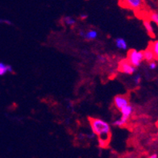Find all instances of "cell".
Returning a JSON list of instances; mask_svg holds the SVG:
<instances>
[{
	"mask_svg": "<svg viewBox=\"0 0 158 158\" xmlns=\"http://www.w3.org/2000/svg\"><path fill=\"white\" fill-rule=\"evenodd\" d=\"M13 72H14V69H13V67L10 64L0 62V77L4 76L7 73H12Z\"/></svg>",
	"mask_w": 158,
	"mask_h": 158,
	"instance_id": "cell-8",
	"label": "cell"
},
{
	"mask_svg": "<svg viewBox=\"0 0 158 158\" xmlns=\"http://www.w3.org/2000/svg\"><path fill=\"white\" fill-rule=\"evenodd\" d=\"M88 17V15L86 14H81L80 15V19H85Z\"/></svg>",
	"mask_w": 158,
	"mask_h": 158,
	"instance_id": "cell-21",
	"label": "cell"
},
{
	"mask_svg": "<svg viewBox=\"0 0 158 158\" xmlns=\"http://www.w3.org/2000/svg\"><path fill=\"white\" fill-rule=\"evenodd\" d=\"M119 1H120V2H123V1H124V0H119Z\"/></svg>",
	"mask_w": 158,
	"mask_h": 158,
	"instance_id": "cell-23",
	"label": "cell"
},
{
	"mask_svg": "<svg viewBox=\"0 0 158 158\" xmlns=\"http://www.w3.org/2000/svg\"><path fill=\"white\" fill-rule=\"evenodd\" d=\"M143 60L147 61V62H150V61H152V60H154L156 59V56L154 55L152 49L150 48V47L148 48H146L144 51H143Z\"/></svg>",
	"mask_w": 158,
	"mask_h": 158,
	"instance_id": "cell-9",
	"label": "cell"
},
{
	"mask_svg": "<svg viewBox=\"0 0 158 158\" xmlns=\"http://www.w3.org/2000/svg\"><path fill=\"white\" fill-rule=\"evenodd\" d=\"M86 136H87V138H89V139H93V138H94V136H96V135L92 132V133L86 135Z\"/></svg>",
	"mask_w": 158,
	"mask_h": 158,
	"instance_id": "cell-20",
	"label": "cell"
},
{
	"mask_svg": "<svg viewBox=\"0 0 158 158\" xmlns=\"http://www.w3.org/2000/svg\"><path fill=\"white\" fill-rule=\"evenodd\" d=\"M114 44H115V47L119 50H126L127 48V43L126 41V40L123 39L122 37H118L114 40Z\"/></svg>",
	"mask_w": 158,
	"mask_h": 158,
	"instance_id": "cell-10",
	"label": "cell"
},
{
	"mask_svg": "<svg viewBox=\"0 0 158 158\" xmlns=\"http://www.w3.org/2000/svg\"><path fill=\"white\" fill-rule=\"evenodd\" d=\"M156 68H157V63L155 61V60L148 62V69L151 70H156Z\"/></svg>",
	"mask_w": 158,
	"mask_h": 158,
	"instance_id": "cell-18",
	"label": "cell"
},
{
	"mask_svg": "<svg viewBox=\"0 0 158 158\" xmlns=\"http://www.w3.org/2000/svg\"><path fill=\"white\" fill-rule=\"evenodd\" d=\"M97 59H98V61L100 63V64H105L107 61V58L105 55L99 54L97 56Z\"/></svg>",
	"mask_w": 158,
	"mask_h": 158,
	"instance_id": "cell-17",
	"label": "cell"
},
{
	"mask_svg": "<svg viewBox=\"0 0 158 158\" xmlns=\"http://www.w3.org/2000/svg\"><path fill=\"white\" fill-rule=\"evenodd\" d=\"M150 48H151L152 52H153L154 55H155V56H156V58H157V56H158V41L157 40L152 42Z\"/></svg>",
	"mask_w": 158,
	"mask_h": 158,
	"instance_id": "cell-14",
	"label": "cell"
},
{
	"mask_svg": "<svg viewBox=\"0 0 158 158\" xmlns=\"http://www.w3.org/2000/svg\"><path fill=\"white\" fill-rule=\"evenodd\" d=\"M130 118H126V117H123V116H121L120 118H118V119H115L114 121H113L112 124L115 127H123L125 125L127 124L128 123V121Z\"/></svg>",
	"mask_w": 158,
	"mask_h": 158,
	"instance_id": "cell-12",
	"label": "cell"
},
{
	"mask_svg": "<svg viewBox=\"0 0 158 158\" xmlns=\"http://www.w3.org/2000/svg\"><path fill=\"white\" fill-rule=\"evenodd\" d=\"M129 104V99L125 95H116L114 98V105L117 109L120 110L122 107Z\"/></svg>",
	"mask_w": 158,
	"mask_h": 158,
	"instance_id": "cell-6",
	"label": "cell"
},
{
	"mask_svg": "<svg viewBox=\"0 0 158 158\" xmlns=\"http://www.w3.org/2000/svg\"><path fill=\"white\" fill-rule=\"evenodd\" d=\"M120 113H121V116H123V117H126V118H130L131 116V114H133V111H134V108L132 105L129 103L126 106H124L123 107L120 109Z\"/></svg>",
	"mask_w": 158,
	"mask_h": 158,
	"instance_id": "cell-7",
	"label": "cell"
},
{
	"mask_svg": "<svg viewBox=\"0 0 158 158\" xmlns=\"http://www.w3.org/2000/svg\"><path fill=\"white\" fill-rule=\"evenodd\" d=\"M78 34L82 39L86 40H94L98 38V31L95 29H89L87 31L81 29L79 31Z\"/></svg>",
	"mask_w": 158,
	"mask_h": 158,
	"instance_id": "cell-4",
	"label": "cell"
},
{
	"mask_svg": "<svg viewBox=\"0 0 158 158\" xmlns=\"http://www.w3.org/2000/svg\"><path fill=\"white\" fill-rule=\"evenodd\" d=\"M127 60L130 64H132L135 68H137L143 61V51H139L137 49L129 50Z\"/></svg>",
	"mask_w": 158,
	"mask_h": 158,
	"instance_id": "cell-2",
	"label": "cell"
},
{
	"mask_svg": "<svg viewBox=\"0 0 158 158\" xmlns=\"http://www.w3.org/2000/svg\"><path fill=\"white\" fill-rule=\"evenodd\" d=\"M141 79H142L141 75L139 74V73H136V74L133 77V80H132V81H133L134 84H135V85H138L139 83H140Z\"/></svg>",
	"mask_w": 158,
	"mask_h": 158,
	"instance_id": "cell-16",
	"label": "cell"
},
{
	"mask_svg": "<svg viewBox=\"0 0 158 158\" xmlns=\"http://www.w3.org/2000/svg\"><path fill=\"white\" fill-rule=\"evenodd\" d=\"M122 2H123V5L126 7L135 10L142 8L143 5V0H124Z\"/></svg>",
	"mask_w": 158,
	"mask_h": 158,
	"instance_id": "cell-5",
	"label": "cell"
},
{
	"mask_svg": "<svg viewBox=\"0 0 158 158\" xmlns=\"http://www.w3.org/2000/svg\"><path fill=\"white\" fill-rule=\"evenodd\" d=\"M148 158H157V155L156 154H152V156H150Z\"/></svg>",
	"mask_w": 158,
	"mask_h": 158,
	"instance_id": "cell-22",
	"label": "cell"
},
{
	"mask_svg": "<svg viewBox=\"0 0 158 158\" xmlns=\"http://www.w3.org/2000/svg\"><path fill=\"white\" fill-rule=\"evenodd\" d=\"M62 22L65 25H67V26H70V27L71 26L75 25L76 24V23H77L76 19H75L73 17L70 16V15H66V16L63 17Z\"/></svg>",
	"mask_w": 158,
	"mask_h": 158,
	"instance_id": "cell-13",
	"label": "cell"
},
{
	"mask_svg": "<svg viewBox=\"0 0 158 158\" xmlns=\"http://www.w3.org/2000/svg\"><path fill=\"white\" fill-rule=\"evenodd\" d=\"M119 70L124 74L132 75L136 72V68L127 61V60H122L118 64Z\"/></svg>",
	"mask_w": 158,
	"mask_h": 158,
	"instance_id": "cell-3",
	"label": "cell"
},
{
	"mask_svg": "<svg viewBox=\"0 0 158 158\" xmlns=\"http://www.w3.org/2000/svg\"><path fill=\"white\" fill-rule=\"evenodd\" d=\"M149 20L152 23L158 24V13L157 12H152L149 15Z\"/></svg>",
	"mask_w": 158,
	"mask_h": 158,
	"instance_id": "cell-15",
	"label": "cell"
},
{
	"mask_svg": "<svg viewBox=\"0 0 158 158\" xmlns=\"http://www.w3.org/2000/svg\"><path fill=\"white\" fill-rule=\"evenodd\" d=\"M143 27L145 28L146 31L148 32V34L151 36H154V33H155V31H154V27L152 23L149 19H144L143 21Z\"/></svg>",
	"mask_w": 158,
	"mask_h": 158,
	"instance_id": "cell-11",
	"label": "cell"
},
{
	"mask_svg": "<svg viewBox=\"0 0 158 158\" xmlns=\"http://www.w3.org/2000/svg\"><path fill=\"white\" fill-rule=\"evenodd\" d=\"M0 24L6 25H12V22L8 19H4V18H0Z\"/></svg>",
	"mask_w": 158,
	"mask_h": 158,
	"instance_id": "cell-19",
	"label": "cell"
},
{
	"mask_svg": "<svg viewBox=\"0 0 158 158\" xmlns=\"http://www.w3.org/2000/svg\"><path fill=\"white\" fill-rule=\"evenodd\" d=\"M89 120L92 132L98 136V145L101 148H106L111 136L110 125L106 121L99 118H89Z\"/></svg>",
	"mask_w": 158,
	"mask_h": 158,
	"instance_id": "cell-1",
	"label": "cell"
}]
</instances>
